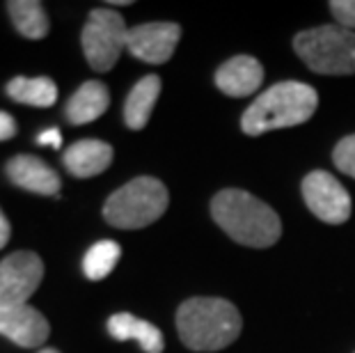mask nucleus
Wrapping results in <instances>:
<instances>
[{"label":"nucleus","instance_id":"1","mask_svg":"<svg viewBox=\"0 0 355 353\" xmlns=\"http://www.w3.org/2000/svg\"><path fill=\"white\" fill-rule=\"evenodd\" d=\"M211 216L241 246L268 248L282 234V223L273 209L239 189L218 193L211 202Z\"/></svg>","mask_w":355,"mask_h":353},{"label":"nucleus","instance_id":"2","mask_svg":"<svg viewBox=\"0 0 355 353\" xmlns=\"http://www.w3.org/2000/svg\"><path fill=\"white\" fill-rule=\"evenodd\" d=\"M241 314L225 298H188L177 310L181 342L193 351H220L241 335Z\"/></svg>","mask_w":355,"mask_h":353},{"label":"nucleus","instance_id":"3","mask_svg":"<svg viewBox=\"0 0 355 353\" xmlns=\"http://www.w3.org/2000/svg\"><path fill=\"white\" fill-rule=\"evenodd\" d=\"M319 106V94L314 87L298 80H284L268 87L257 96L252 106L241 117V129L248 136H261L266 131L289 129L305 124Z\"/></svg>","mask_w":355,"mask_h":353},{"label":"nucleus","instance_id":"4","mask_svg":"<svg viewBox=\"0 0 355 353\" xmlns=\"http://www.w3.org/2000/svg\"><path fill=\"white\" fill-rule=\"evenodd\" d=\"M170 205L163 182L154 177H138L105 200L103 218L117 230H142L156 223Z\"/></svg>","mask_w":355,"mask_h":353},{"label":"nucleus","instance_id":"5","mask_svg":"<svg viewBox=\"0 0 355 353\" xmlns=\"http://www.w3.org/2000/svg\"><path fill=\"white\" fill-rule=\"evenodd\" d=\"M298 58L316 74L349 76L355 74V33L342 26H319L296 35Z\"/></svg>","mask_w":355,"mask_h":353},{"label":"nucleus","instance_id":"6","mask_svg":"<svg viewBox=\"0 0 355 353\" xmlns=\"http://www.w3.org/2000/svg\"><path fill=\"white\" fill-rule=\"evenodd\" d=\"M126 40L128 26L122 14L115 10H92L80 35L87 64L94 71H110L126 49Z\"/></svg>","mask_w":355,"mask_h":353},{"label":"nucleus","instance_id":"7","mask_svg":"<svg viewBox=\"0 0 355 353\" xmlns=\"http://www.w3.org/2000/svg\"><path fill=\"white\" fill-rule=\"evenodd\" d=\"M44 280V261L37 252L19 250L0 261V305H26Z\"/></svg>","mask_w":355,"mask_h":353},{"label":"nucleus","instance_id":"8","mask_svg":"<svg viewBox=\"0 0 355 353\" xmlns=\"http://www.w3.org/2000/svg\"><path fill=\"white\" fill-rule=\"evenodd\" d=\"M303 198L316 218L323 223L339 225L351 218V198L335 177L323 170L309 172L303 182Z\"/></svg>","mask_w":355,"mask_h":353},{"label":"nucleus","instance_id":"9","mask_svg":"<svg viewBox=\"0 0 355 353\" xmlns=\"http://www.w3.org/2000/svg\"><path fill=\"white\" fill-rule=\"evenodd\" d=\"M179 40H181L179 24H168V21L140 24L135 28H128L126 51L147 64H163L175 53Z\"/></svg>","mask_w":355,"mask_h":353},{"label":"nucleus","instance_id":"10","mask_svg":"<svg viewBox=\"0 0 355 353\" xmlns=\"http://www.w3.org/2000/svg\"><path fill=\"white\" fill-rule=\"evenodd\" d=\"M51 326L46 317L35 310V307L26 305H0V335L5 340L24 349L42 347L49 340Z\"/></svg>","mask_w":355,"mask_h":353},{"label":"nucleus","instance_id":"11","mask_svg":"<svg viewBox=\"0 0 355 353\" xmlns=\"http://www.w3.org/2000/svg\"><path fill=\"white\" fill-rule=\"evenodd\" d=\"M5 172L12 184L37 195H58L60 189H62L58 172L42 159L30 154H19L10 159L5 165Z\"/></svg>","mask_w":355,"mask_h":353},{"label":"nucleus","instance_id":"12","mask_svg":"<svg viewBox=\"0 0 355 353\" xmlns=\"http://www.w3.org/2000/svg\"><path fill=\"white\" fill-rule=\"evenodd\" d=\"M263 67L252 55H236L216 71V85L227 96H250L261 87Z\"/></svg>","mask_w":355,"mask_h":353},{"label":"nucleus","instance_id":"13","mask_svg":"<svg viewBox=\"0 0 355 353\" xmlns=\"http://www.w3.org/2000/svg\"><path fill=\"white\" fill-rule=\"evenodd\" d=\"M112 147L108 142L96 140V138H87V140H78L67 149L62 161L64 168L71 172L73 177L87 179V177H96L101 175L103 170L110 168L112 163Z\"/></svg>","mask_w":355,"mask_h":353},{"label":"nucleus","instance_id":"14","mask_svg":"<svg viewBox=\"0 0 355 353\" xmlns=\"http://www.w3.org/2000/svg\"><path fill=\"white\" fill-rule=\"evenodd\" d=\"M108 333L112 340L117 342H128L135 340L142 347L145 353H163V333L154 324H149L145 319H138L128 312L112 314L108 319Z\"/></svg>","mask_w":355,"mask_h":353},{"label":"nucleus","instance_id":"15","mask_svg":"<svg viewBox=\"0 0 355 353\" xmlns=\"http://www.w3.org/2000/svg\"><path fill=\"white\" fill-rule=\"evenodd\" d=\"M110 106V92L108 87L99 80H87L71 94L69 103H67V119L78 126V124H89L96 117H101Z\"/></svg>","mask_w":355,"mask_h":353},{"label":"nucleus","instance_id":"16","mask_svg":"<svg viewBox=\"0 0 355 353\" xmlns=\"http://www.w3.org/2000/svg\"><path fill=\"white\" fill-rule=\"evenodd\" d=\"M158 94H161V78L154 76V74L135 83L124 103V119L128 129L133 131L145 129L158 101Z\"/></svg>","mask_w":355,"mask_h":353},{"label":"nucleus","instance_id":"17","mask_svg":"<svg viewBox=\"0 0 355 353\" xmlns=\"http://www.w3.org/2000/svg\"><path fill=\"white\" fill-rule=\"evenodd\" d=\"M7 94H10V99H14L17 103H26V106H35V108H51L53 103L58 101L55 83L46 76L12 78L7 83Z\"/></svg>","mask_w":355,"mask_h":353},{"label":"nucleus","instance_id":"18","mask_svg":"<svg viewBox=\"0 0 355 353\" xmlns=\"http://www.w3.org/2000/svg\"><path fill=\"white\" fill-rule=\"evenodd\" d=\"M7 12H10L14 28L24 37H28V40H44L49 35L51 24L46 10L37 0H10Z\"/></svg>","mask_w":355,"mask_h":353},{"label":"nucleus","instance_id":"19","mask_svg":"<svg viewBox=\"0 0 355 353\" xmlns=\"http://www.w3.org/2000/svg\"><path fill=\"white\" fill-rule=\"evenodd\" d=\"M119 257H122V248L115 241H99L94 243L83 257V271L89 280H103L110 275L112 268L117 266Z\"/></svg>","mask_w":355,"mask_h":353},{"label":"nucleus","instance_id":"20","mask_svg":"<svg viewBox=\"0 0 355 353\" xmlns=\"http://www.w3.org/2000/svg\"><path fill=\"white\" fill-rule=\"evenodd\" d=\"M332 161L344 175L355 179V136H346L339 142L335 147V154H332Z\"/></svg>","mask_w":355,"mask_h":353},{"label":"nucleus","instance_id":"21","mask_svg":"<svg viewBox=\"0 0 355 353\" xmlns=\"http://www.w3.org/2000/svg\"><path fill=\"white\" fill-rule=\"evenodd\" d=\"M330 12L335 17L337 26L342 28H355V0H332Z\"/></svg>","mask_w":355,"mask_h":353},{"label":"nucleus","instance_id":"22","mask_svg":"<svg viewBox=\"0 0 355 353\" xmlns=\"http://www.w3.org/2000/svg\"><path fill=\"white\" fill-rule=\"evenodd\" d=\"M14 136H17V122H14V117L10 112L0 110V142L12 140Z\"/></svg>","mask_w":355,"mask_h":353},{"label":"nucleus","instance_id":"23","mask_svg":"<svg viewBox=\"0 0 355 353\" xmlns=\"http://www.w3.org/2000/svg\"><path fill=\"white\" fill-rule=\"evenodd\" d=\"M37 142H40V145H49L53 149H60L62 147V133H60V129H46L37 136Z\"/></svg>","mask_w":355,"mask_h":353},{"label":"nucleus","instance_id":"24","mask_svg":"<svg viewBox=\"0 0 355 353\" xmlns=\"http://www.w3.org/2000/svg\"><path fill=\"white\" fill-rule=\"evenodd\" d=\"M12 236V227H10V221H7V216L3 214V209H0V248H5L7 241H10Z\"/></svg>","mask_w":355,"mask_h":353},{"label":"nucleus","instance_id":"25","mask_svg":"<svg viewBox=\"0 0 355 353\" xmlns=\"http://www.w3.org/2000/svg\"><path fill=\"white\" fill-rule=\"evenodd\" d=\"M108 5L110 7H126V5H131V3H128V0H110Z\"/></svg>","mask_w":355,"mask_h":353},{"label":"nucleus","instance_id":"26","mask_svg":"<svg viewBox=\"0 0 355 353\" xmlns=\"http://www.w3.org/2000/svg\"><path fill=\"white\" fill-rule=\"evenodd\" d=\"M40 353H60L58 349H42Z\"/></svg>","mask_w":355,"mask_h":353}]
</instances>
